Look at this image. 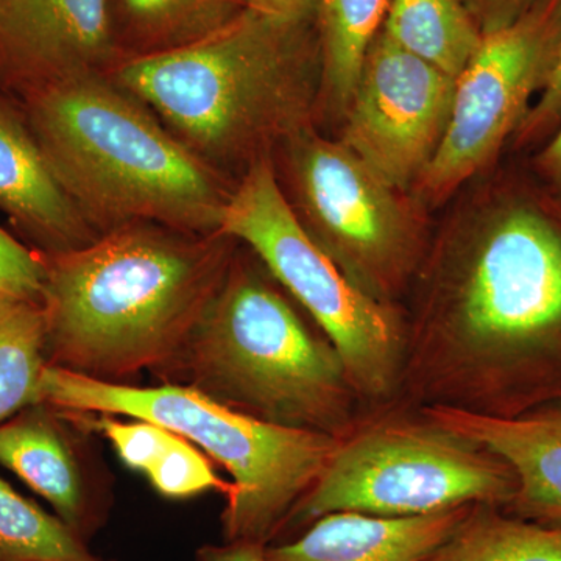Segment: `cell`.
Segmentation results:
<instances>
[{
    "label": "cell",
    "instance_id": "cell-7",
    "mask_svg": "<svg viewBox=\"0 0 561 561\" xmlns=\"http://www.w3.org/2000/svg\"><path fill=\"white\" fill-rule=\"evenodd\" d=\"M516 490L515 472L497 454L420 409L389 402L365 409L337 438L283 534L302 530L330 513L412 518L461 505L505 508Z\"/></svg>",
    "mask_w": 561,
    "mask_h": 561
},
{
    "label": "cell",
    "instance_id": "cell-6",
    "mask_svg": "<svg viewBox=\"0 0 561 561\" xmlns=\"http://www.w3.org/2000/svg\"><path fill=\"white\" fill-rule=\"evenodd\" d=\"M61 413H102L151 421L203 449L231 476L225 541L268 546L311 490L337 438L247 415L183 383L133 387L47 365L39 400Z\"/></svg>",
    "mask_w": 561,
    "mask_h": 561
},
{
    "label": "cell",
    "instance_id": "cell-28",
    "mask_svg": "<svg viewBox=\"0 0 561 561\" xmlns=\"http://www.w3.org/2000/svg\"><path fill=\"white\" fill-rule=\"evenodd\" d=\"M556 130V135L549 140L548 146L538 158V161H540L538 164H540L546 179L552 184L553 191L559 195L561 203V122Z\"/></svg>",
    "mask_w": 561,
    "mask_h": 561
},
{
    "label": "cell",
    "instance_id": "cell-3",
    "mask_svg": "<svg viewBox=\"0 0 561 561\" xmlns=\"http://www.w3.org/2000/svg\"><path fill=\"white\" fill-rule=\"evenodd\" d=\"M247 9L190 46L127 58L108 76L221 173L306 127L319 39L311 22Z\"/></svg>",
    "mask_w": 561,
    "mask_h": 561
},
{
    "label": "cell",
    "instance_id": "cell-18",
    "mask_svg": "<svg viewBox=\"0 0 561 561\" xmlns=\"http://www.w3.org/2000/svg\"><path fill=\"white\" fill-rule=\"evenodd\" d=\"M391 0H319L316 10L321 87L345 114Z\"/></svg>",
    "mask_w": 561,
    "mask_h": 561
},
{
    "label": "cell",
    "instance_id": "cell-11",
    "mask_svg": "<svg viewBox=\"0 0 561 561\" xmlns=\"http://www.w3.org/2000/svg\"><path fill=\"white\" fill-rule=\"evenodd\" d=\"M456 79L382 31L346 106L342 142L393 190L420 181L448 127Z\"/></svg>",
    "mask_w": 561,
    "mask_h": 561
},
{
    "label": "cell",
    "instance_id": "cell-12",
    "mask_svg": "<svg viewBox=\"0 0 561 561\" xmlns=\"http://www.w3.org/2000/svg\"><path fill=\"white\" fill-rule=\"evenodd\" d=\"M119 61L108 0H0V91L24 101Z\"/></svg>",
    "mask_w": 561,
    "mask_h": 561
},
{
    "label": "cell",
    "instance_id": "cell-19",
    "mask_svg": "<svg viewBox=\"0 0 561 561\" xmlns=\"http://www.w3.org/2000/svg\"><path fill=\"white\" fill-rule=\"evenodd\" d=\"M382 32L453 79L460 76L483 36L463 0H391Z\"/></svg>",
    "mask_w": 561,
    "mask_h": 561
},
{
    "label": "cell",
    "instance_id": "cell-10",
    "mask_svg": "<svg viewBox=\"0 0 561 561\" xmlns=\"http://www.w3.org/2000/svg\"><path fill=\"white\" fill-rule=\"evenodd\" d=\"M560 0H537L507 24L483 32L456 79L451 116L419 183L442 197L485 168L519 130L551 72Z\"/></svg>",
    "mask_w": 561,
    "mask_h": 561
},
{
    "label": "cell",
    "instance_id": "cell-14",
    "mask_svg": "<svg viewBox=\"0 0 561 561\" xmlns=\"http://www.w3.org/2000/svg\"><path fill=\"white\" fill-rule=\"evenodd\" d=\"M420 411L511 465L518 490L502 511L526 522L561 527V404L516 419H489L446 408Z\"/></svg>",
    "mask_w": 561,
    "mask_h": 561
},
{
    "label": "cell",
    "instance_id": "cell-2",
    "mask_svg": "<svg viewBox=\"0 0 561 561\" xmlns=\"http://www.w3.org/2000/svg\"><path fill=\"white\" fill-rule=\"evenodd\" d=\"M234 242L130 224L83 249L43 254L49 365L119 383L161 373L220 289Z\"/></svg>",
    "mask_w": 561,
    "mask_h": 561
},
{
    "label": "cell",
    "instance_id": "cell-5",
    "mask_svg": "<svg viewBox=\"0 0 561 561\" xmlns=\"http://www.w3.org/2000/svg\"><path fill=\"white\" fill-rule=\"evenodd\" d=\"M265 267L232 260L175 360L160 373L254 419L341 438L365 412L339 351Z\"/></svg>",
    "mask_w": 561,
    "mask_h": 561
},
{
    "label": "cell",
    "instance_id": "cell-23",
    "mask_svg": "<svg viewBox=\"0 0 561 561\" xmlns=\"http://www.w3.org/2000/svg\"><path fill=\"white\" fill-rule=\"evenodd\" d=\"M147 479L168 500H187L210 490L225 494L228 500L232 491L231 481L220 479L208 457L181 435L151 468Z\"/></svg>",
    "mask_w": 561,
    "mask_h": 561
},
{
    "label": "cell",
    "instance_id": "cell-15",
    "mask_svg": "<svg viewBox=\"0 0 561 561\" xmlns=\"http://www.w3.org/2000/svg\"><path fill=\"white\" fill-rule=\"evenodd\" d=\"M474 505V504H472ZM472 505L412 516L378 518L330 513L289 541L265 548L267 561H438Z\"/></svg>",
    "mask_w": 561,
    "mask_h": 561
},
{
    "label": "cell",
    "instance_id": "cell-16",
    "mask_svg": "<svg viewBox=\"0 0 561 561\" xmlns=\"http://www.w3.org/2000/svg\"><path fill=\"white\" fill-rule=\"evenodd\" d=\"M60 413L35 402L0 423V465L87 540L95 526L87 482Z\"/></svg>",
    "mask_w": 561,
    "mask_h": 561
},
{
    "label": "cell",
    "instance_id": "cell-21",
    "mask_svg": "<svg viewBox=\"0 0 561 561\" xmlns=\"http://www.w3.org/2000/svg\"><path fill=\"white\" fill-rule=\"evenodd\" d=\"M47 365L43 302L0 300V423L38 402Z\"/></svg>",
    "mask_w": 561,
    "mask_h": 561
},
{
    "label": "cell",
    "instance_id": "cell-24",
    "mask_svg": "<svg viewBox=\"0 0 561 561\" xmlns=\"http://www.w3.org/2000/svg\"><path fill=\"white\" fill-rule=\"evenodd\" d=\"M43 284V254L0 228V300L41 301Z\"/></svg>",
    "mask_w": 561,
    "mask_h": 561
},
{
    "label": "cell",
    "instance_id": "cell-22",
    "mask_svg": "<svg viewBox=\"0 0 561 561\" xmlns=\"http://www.w3.org/2000/svg\"><path fill=\"white\" fill-rule=\"evenodd\" d=\"M0 561H103L57 515L18 493L0 476Z\"/></svg>",
    "mask_w": 561,
    "mask_h": 561
},
{
    "label": "cell",
    "instance_id": "cell-9",
    "mask_svg": "<svg viewBox=\"0 0 561 561\" xmlns=\"http://www.w3.org/2000/svg\"><path fill=\"white\" fill-rule=\"evenodd\" d=\"M286 140L306 230L354 286L398 306L419 275L426 247L397 190L342 140L320 138L308 127Z\"/></svg>",
    "mask_w": 561,
    "mask_h": 561
},
{
    "label": "cell",
    "instance_id": "cell-29",
    "mask_svg": "<svg viewBox=\"0 0 561 561\" xmlns=\"http://www.w3.org/2000/svg\"><path fill=\"white\" fill-rule=\"evenodd\" d=\"M537 0H482L483 5L489 10V18L491 21L490 27H497V25L507 24L524 13L531 3Z\"/></svg>",
    "mask_w": 561,
    "mask_h": 561
},
{
    "label": "cell",
    "instance_id": "cell-27",
    "mask_svg": "<svg viewBox=\"0 0 561 561\" xmlns=\"http://www.w3.org/2000/svg\"><path fill=\"white\" fill-rule=\"evenodd\" d=\"M267 546L250 541H225L220 546H206L197 553V561H267Z\"/></svg>",
    "mask_w": 561,
    "mask_h": 561
},
{
    "label": "cell",
    "instance_id": "cell-8",
    "mask_svg": "<svg viewBox=\"0 0 561 561\" xmlns=\"http://www.w3.org/2000/svg\"><path fill=\"white\" fill-rule=\"evenodd\" d=\"M219 232L245 243L312 317L341 354L365 409L394 401L404 362V312L343 275L301 224L267 158L254 161L231 191Z\"/></svg>",
    "mask_w": 561,
    "mask_h": 561
},
{
    "label": "cell",
    "instance_id": "cell-1",
    "mask_svg": "<svg viewBox=\"0 0 561 561\" xmlns=\"http://www.w3.org/2000/svg\"><path fill=\"white\" fill-rule=\"evenodd\" d=\"M393 402L516 419L561 404V219L516 202L424 257Z\"/></svg>",
    "mask_w": 561,
    "mask_h": 561
},
{
    "label": "cell",
    "instance_id": "cell-26",
    "mask_svg": "<svg viewBox=\"0 0 561 561\" xmlns=\"http://www.w3.org/2000/svg\"><path fill=\"white\" fill-rule=\"evenodd\" d=\"M319 0H247L250 10L279 20H316Z\"/></svg>",
    "mask_w": 561,
    "mask_h": 561
},
{
    "label": "cell",
    "instance_id": "cell-20",
    "mask_svg": "<svg viewBox=\"0 0 561 561\" xmlns=\"http://www.w3.org/2000/svg\"><path fill=\"white\" fill-rule=\"evenodd\" d=\"M438 561H561V527L474 504L446 542Z\"/></svg>",
    "mask_w": 561,
    "mask_h": 561
},
{
    "label": "cell",
    "instance_id": "cell-4",
    "mask_svg": "<svg viewBox=\"0 0 561 561\" xmlns=\"http://www.w3.org/2000/svg\"><path fill=\"white\" fill-rule=\"evenodd\" d=\"M25 119L88 224L217 234L232 190L108 73L28 95Z\"/></svg>",
    "mask_w": 561,
    "mask_h": 561
},
{
    "label": "cell",
    "instance_id": "cell-25",
    "mask_svg": "<svg viewBox=\"0 0 561 561\" xmlns=\"http://www.w3.org/2000/svg\"><path fill=\"white\" fill-rule=\"evenodd\" d=\"M561 122V0L559 9V31H557L556 55L551 72L540 92V101L529 110L519 127V139L524 142L545 138L556 130Z\"/></svg>",
    "mask_w": 561,
    "mask_h": 561
},
{
    "label": "cell",
    "instance_id": "cell-17",
    "mask_svg": "<svg viewBox=\"0 0 561 561\" xmlns=\"http://www.w3.org/2000/svg\"><path fill=\"white\" fill-rule=\"evenodd\" d=\"M108 5L122 60L190 46L249 9L247 0H108Z\"/></svg>",
    "mask_w": 561,
    "mask_h": 561
},
{
    "label": "cell",
    "instance_id": "cell-13",
    "mask_svg": "<svg viewBox=\"0 0 561 561\" xmlns=\"http://www.w3.org/2000/svg\"><path fill=\"white\" fill-rule=\"evenodd\" d=\"M0 210L41 254L101 238L51 171L22 108L0 94Z\"/></svg>",
    "mask_w": 561,
    "mask_h": 561
}]
</instances>
